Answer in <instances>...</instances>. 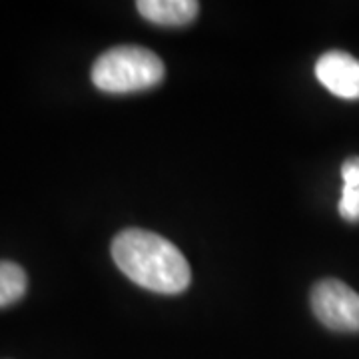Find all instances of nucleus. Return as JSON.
<instances>
[{
  "label": "nucleus",
  "mask_w": 359,
  "mask_h": 359,
  "mask_svg": "<svg viewBox=\"0 0 359 359\" xmlns=\"http://www.w3.org/2000/svg\"><path fill=\"white\" fill-rule=\"evenodd\" d=\"M311 309L332 332H359V294L341 280H321L311 290Z\"/></svg>",
  "instance_id": "3"
},
{
  "label": "nucleus",
  "mask_w": 359,
  "mask_h": 359,
  "mask_svg": "<svg viewBox=\"0 0 359 359\" xmlns=\"http://www.w3.org/2000/svg\"><path fill=\"white\" fill-rule=\"evenodd\" d=\"M110 252L126 278L156 294H182L192 282L184 254L154 231L122 230L112 240Z\"/></svg>",
  "instance_id": "1"
},
{
  "label": "nucleus",
  "mask_w": 359,
  "mask_h": 359,
  "mask_svg": "<svg viewBox=\"0 0 359 359\" xmlns=\"http://www.w3.org/2000/svg\"><path fill=\"white\" fill-rule=\"evenodd\" d=\"M164 80V62L154 52L124 44L106 50L92 66L94 86L108 94H130L154 88Z\"/></svg>",
  "instance_id": "2"
},
{
  "label": "nucleus",
  "mask_w": 359,
  "mask_h": 359,
  "mask_svg": "<svg viewBox=\"0 0 359 359\" xmlns=\"http://www.w3.org/2000/svg\"><path fill=\"white\" fill-rule=\"evenodd\" d=\"M136 6L146 20L160 26L190 25L200 11L196 0H140Z\"/></svg>",
  "instance_id": "5"
},
{
  "label": "nucleus",
  "mask_w": 359,
  "mask_h": 359,
  "mask_svg": "<svg viewBox=\"0 0 359 359\" xmlns=\"http://www.w3.org/2000/svg\"><path fill=\"white\" fill-rule=\"evenodd\" d=\"M339 214L347 222H359V188L344 186L339 198Z\"/></svg>",
  "instance_id": "7"
},
{
  "label": "nucleus",
  "mask_w": 359,
  "mask_h": 359,
  "mask_svg": "<svg viewBox=\"0 0 359 359\" xmlns=\"http://www.w3.org/2000/svg\"><path fill=\"white\" fill-rule=\"evenodd\" d=\"M341 178H344V186L347 188H359V158L353 156L344 162L341 166Z\"/></svg>",
  "instance_id": "8"
},
{
  "label": "nucleus",
  "mask_w": 359,
  "mask_h": 359,
  "mask_svg": "<svg viewBox=\"0 0 359 359\" xmlns=\"http://www.w3.org/2000/svg\"><path fill=\"white\" fill-rule=\"evenodd\" d=\"M316 76L332 94L359 100V60L341 50L325 52L316 65Z\"/></svg>",
  "instance_id": "4"
},
{
  "label": "nucleus",
  "mask_w": 359,
  "mask_h": 359,
  "mask_svg": "<svg viewBox=\"0 0 359 359\" xmlns=\"http://www.w3.org/2000/svg\"><path fill=\"white\" fill-rule=\"evenodd\" d=\"M28 287L26 271L14 262H0V309L20 302Z\"/></svg>",
  "instance_id": "6"
}]
</instances>
